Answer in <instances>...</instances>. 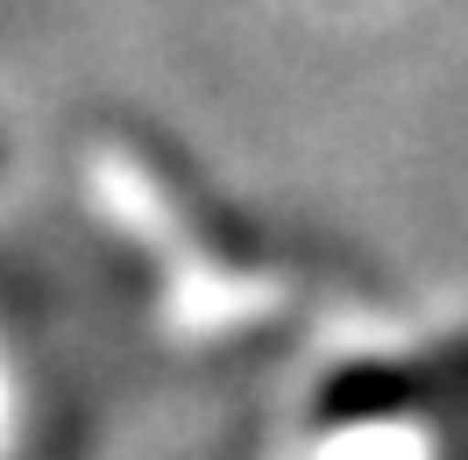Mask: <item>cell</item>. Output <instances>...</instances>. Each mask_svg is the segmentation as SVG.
Listing matches in <instances>:
<instances>
[]
</instances>
